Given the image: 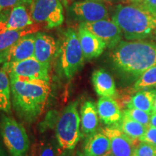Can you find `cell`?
<instances>
[{
    "instance_id": "obj_30",
    "label": "cell",
    "mask_w": 156,
    "mask_h": 156,
    "mask_svg": "<svg viewBox=\"0 0 156 156\" xmlns=\"http://www.w3.org/2000/svg\"><path fill=\"white\" fill-rule=\"evenodd\" d=\"M141 5L156 17V0H144Z\"/></svg>"
},
{
    "instance_id": "obj_13",
    "label": "cell",
    "mask_w": 156,
    "mask_h": 156,
    "mask_svg": "<svg viewBox=\"0 0 156 156\" xmlns=\"http://www.w3.org/2000/svg\"><path fill=\"white\" fill-rule=\"evenodd\" d=\"M103 133L108 136L111 142L110 152L113 156H133L135 153L138 140H133L124 134L116 126L103 129Z\"/></svg>"
},
{
    "instance_id": "obj_3",
    "label": "cell",
    "mask_w": 156,
    "mask_h": 156,
    "mask_svg": "<svg viewBox=\"0 0 156 156\" xmlns=\"http://www.w3.org/2000/svg\"><path fill=\"white\" fill-rule=\"evenodd\" d=\"M126 40H142L156 29V17L139 4L116 6L112 15Z\"/></svg>"
},
{
    "instance_id": "obj_12",
    "label": "cell",
    "mask_w": 156,
    "mask_h": 156,
    "mask_svg": "<svg viewBox=\"0 0 156 156\" xmlns=\"http://www.w3.org/2000/svg\"><path fill=\"white\" fill-rule=\"evenodd\" d=\"M34 34L22 37L12 46L0 53V64L20 62L34 57Z\"/></svg>"
},
{
    "instance_id": "obj_14",
    "label": "cell",
    "mask_w": 156,
    "mask_h": 156,
    "mask_svg": "<svg viewBox=\"0 0 156 156\" xmlns=\"http://www.w3.org/2000/svg\"><path fill=\"white\" fill-rule=\"evenodd\" d=\"M34 35V58L50 67L57 49L55 39L51 36L41 32L36 33Z\"/></svg>"
},
{
    "instance_id": "obj_11",
    "label": "cell",
    "mask_w": 156,
    "mask_h": 156,
    "mask_svg": "<svg viewBox=\"0 0 156 156\" xmlns=\"http://www.w3.org/2000/svg\"><path fill=\"white\" fill-rule=\"evenodd\" d=\"M34 23L24 5H17L12 9L0 13V34L9 30L24 29Z\"/></svg>"
},
{
    "instance_id": "obj_28",
    "label": "cell",
    "mask_w": 156,
    "mask_h": 156,
    "mask_svg": "<svg viewBox=\"0 0 156 156\" xmlns=\"http://www.w3.org/2000/svg\"><path fill=\"white\" fill-rule=\"evenodd\" d=\"M140 142L156 146V127L152 125L147 127L145 134L140 139Z\"/></svg>"
},
{
    "instance_id": "obj_27",
    "label": "cell",
    "mask_w": 156,
    "mask_h": 156,
    "mask_svg": "<svg viewBox=\"0 0 156 156\" xmlns=\"http://www.w3.org/2000/svg\"><path fill=\"white\" fill-rule=\"evenodd\" d=\"M32 0H0V13L7 9H12L17 5L31 2Z\"/></svg>"
},
{
    "instance_id": "obj_36",
    "label": "cell",
    "mask_w": 156,
    "mask_h": 156,
    "mask_svg": "<svg viewBox=\"0 0 156 156\" xmlns=\"http://www.w3.org/2000/svg\"><path fill=\"white\" fill-rule=\"evenodd\" d=\"M73 0H63V2H64V3L65 4V5H69V3H71L72 2H73Z\"/></svg>"
},
{
    "instance_id": "obj_16",
    "label": "cell",
    "mask_w": 156,
    "mask_h": 156,
    "mask_svg": "<svg viewBox=\"0 0 156 156\" xmlns=\"http://www.w3.org/2000/svg\"><path fill=\"white\" fill-rule=\"evenodd\" d=\"M97 109L101 120L109 126H117L123 118L119 106L113 98L101 97L97 103Z\"/></svg>"
},
{
    "instance_id": "obj_23",
    "label": "cell",
    "mask_w": 156,
    "mask_h": 156,
    "mask_svg": "<svg viewBox=\"0 0 156 156\" xmlns=\"http://www.w3.org/2000/svg\"><path fill=\"white\" fill-rule=\"evenodd\" d=\"M36 30V28H26L20 30L6 31L0 34V53L12 46L22 37L34 34Z\"/></svg>"
},
{
    "instance_id": "obj_32",
    "label": "cell",
    "mask_w": 156,
    "mask_h": 156,
    "mask_svg": "<svg viewBox=\"0 0 156 156\" xmlns=\"http://www.w3.org/2000/svg\"><path fill=\"white\" fill-rule=\"evenodd\" d=\"M151 125L156 127V113H153L151 114Z\"/></svg>"
},
{
    "instance_id": "obj_9",
    "label": "cell",
    "mask_w": 156,
    "mask_h": 156,
    "mask_svg": "<svg viewBox=\"0 0 156 156\" xmlns=\"http://www.w3.org/2000/svg\"><path fill=\"white\" fill-rule=\"evenodd\" d=\"M69 12L81 23H93L108 18V11L103 2L93 0L77 1L72 4Z\"/></svg>"
},
{
    "instance_id": "obj_6",
    "label": "cell",
    "mask_w": 156,
    "mask_h": 156,
    "mask_svg": "<svg viewBox=\"0 0 156 156\" xmlns=\"http://www.w3.org/2000/svg\"><path fill=\"white\" fill-rule=\"evenodd\" d=\"M0 133L11 156H26L30 140L24 126L7 115L0 118Z\"/></svg>"
},
{
    "instance_id": "obj_5",
    "label": "cell",
    "mask_w": 156,
    "mask_h": 156,
    "mask_svg": "<svg viewBox=\"0 0 156 156\" xmlns=\"http://www.w3.org/2000/svg\"><path fill=\"white\" fill-rule=\"evenodd\" d=\"M77 101L71 103L62 111L56 125V137L63 150H74L83 136Z\"/></svg>"
},
{
    "instance_id": "obj_40",
    "label": "cell",
    "mask_w": 156,
    "mask_h": 156,
    "mask_svg": "<svg viewBox=\"0 0 156 156\" xmlns=\"http://www.w3.org/2000/svg\"><path fill=\"white\" fill-rule=\"evenodd\" d=\"M154 32H155V40H156V29H155V30L154 31Z\"/></svg>"
},
{
    "instance_id": "obj_38",
    "label": "cell",
    "mask_w": 156,
    "mask_h": 156,
    "mask_svg": "<svg viewBox=\"0 0 156 156\" xmlns=\"http://www.w3.org/2000/svg\"><path fill=\"white\" fill-rule=\"evenodd\" d=\"M103 156H113V155H112V154L111 153V152L109 151L108 153H107L106 154H105V155H103Z\"/></svg>"
},
{
    "instance_id": "obj_21",
    "label": "cell",
    "mask_w": 156,
    "mask_h": 156,
    "mask_svg": "<svg viewBox=\"0 0 156 156\" xmlns=\"http://www.w3.org/2000/svg\"><path fill=\"white\" fill-rule=\"evenodd\" d=\"M12 108L10 80L8 74L0 69V112L9 114Z\"/></svg>"
},
{
    "instance_id": "obj_17",
    "label": "cell",
    "mask_w": 156,
    "mask_h": 156,
    "mask_svg": "<svg viewBox=\"0 0 156 156\" xmlns=\"http://www.w3.org/2000/svg\"><path fill=\"white\" fill-rule=\"evenodd\" d=\"M111 150L109 138L103 132L93 133L85 140L83 148L85 156H103Z\"/></svg>"
},
{
    "instance_id": "obj_18",
    "label": "cell",
    "mask_w": 156,
    "mask_h": 156,
    "mask_svg": "<svg viewBox=\"0 0 156 156\" xmlns=\"http://www.w3.org/2000/svg\"><path fill=\"white\" fill-rule=\"evenodd\" d=\"M80 121L83 136H88L95 133L98 126V113L93 101H85L81 106Z\"/></svg>"
},
{
    "instance_id": "obj_41",
    "label": "cell",
    "mask_w": 156,
    "mask_h": 156,
    "mask_svg": "<svg viewBox=\"0 0 156 156\" xmlns=\"http://www.w3.org/2000/svg\"><path fill=\"white\" fill-rule=\"evenodd\" d=\"M133 156H136V155H135V153H134V155H133Z\"/></svg>"
},
{
    "instance_id": "obj_2",
    "label": "cell",
    "mask_w": 156,
    "mask_h": 156,
    "mask_svg": "<svg viewBox=\"0 0 156 156\" xmlns=\"http://www.w3.org/2000/svg\"><path fill=\"white\" fill-rule=\"evenodd\" d=\"M12 104L17 114L26 123H32L41 114L48 94L49 83L22 81L9 77Z\"/></svg>"
},
{
    "instance_id": "obj_7",
    "label": "cell",
    "mask_w": 156,
    "mask_h": 156,
    "mask_svg": "<svg viewBox=\"0 0 156 156\" xmlns=\"http://www.w3.org/2000/svg\"><path fill=\"white\" fill-rule=\"evenodd\" d=\"M2 69L9 77L22 81H45L49 83V66L41 63L34 57L23 61L5 64Z\"/></svg>"
},
{
    "instance_id": "obj_22",
    "label": "cell",
    "mask_w": 156,
    "mask_h": 156,
    "mask_svg": "<svg viewBox=\"0 0 156 156\" xmlns=\"http://www.w3.org/2000/svg\"><path fill=\"white\" fill-rule=\"evenodd\" d=\"M116 126L130 138L140 141L147 129L145 126L136 122L125 114H123L122 121Z\"/></svg>"
},
{
    "instance_id": "obj_25",
    "label": "cell",
    "mask_w": 156,
    "mask_h": 156,
    "mask_svg": "<svg viewBox=\"0 0 156 156\" xmlns=\"http://www.w3.org/2000/svg\"><path fill=\"white\" fill-rule=\"evenodd\" d=\"M124 114L145 126L146 127H149L151 126V114L147 112L135 108L127 107V108L124 112Z\"/></svg>"
},
{
    "instance_id": "obj_4",
    "label": "cell",
    "mask_w": 156,
    "mask_h": 156,
    "mask_svg": "<svg viewBox=\"0 0 156 156\" xmlns=\"http://www.w3.org/2000/svg\"><path fill=\"white\" fill-rule=\"evenodd\" d=\"M56 58L58 70L62 76L72 79L81 69L85 62L78 34L73 28L62 31L58 37Z\"/></svg>"
},
{
    "instance_id": "obj_20",
    "label": "cell",
    "mask_w": 156,
    "mask_h": 156,
    "mask_svg": "<svg viewBox=\"0 0 156 156\" xmlns=\"http://www.w3.org/2000/svg\"><path fill=\"white\" fill-rule=\"evenodd\" d=\"M155 98V89L142 90L138 91L131 98L127 104V107L140 109L152 114L154 112Z\"/></svg>"
},
{
    "instance_id": "obj_33",
    "label": "cell",
    "mask_w": 156,
    "mask_h": 156,
    "mask_svg": "<svg viewBox=\"0 0 156 156\" xmlns=\"http://www.w3.org/2000/svg\"><path fill=\"white\" fill-rule=\"evenodd\" d=\"M93 1L100 2H124L126 0H93Z\"/></svg>"
},
{
    "instance_id": "obj_31",
    "label": "cell",
    "mask_w": 156,
    "mask_h": 156,
    "mask_svg": "<svg viewBox=\"0 0 156 156\" xmlns=\"http://www.w3.org/2000/svg\"><path fill=\"white\" fill-rule=\"evenodd\" d=\"M58 156H76L74 154V150H63Z\"/></svg>"
},
{
    "instance_id": "obj_1",
    "label": "cell",
    "mask_w": 156,
    "mask_h": 156,
    "mask_svg": "<svg viewBox=\"0 0 156 156\" xmlns=\"http://www.w3.org/2000/svg\"><path fill=\"white\" fill-rule=\"evenodd\" d=\"M110 58L121 75L138 79L156 64V44L142 40L122 41L112 49Z\"/></svg>"
},
{
    "instance_id": "obj_24",
    "label": "cell",
    "mask_w": 156,
    "mask_h": 156,
    "mask_svg": "<svg viewBox=\"0 0 156 156\" xmlns=\"http://www.w3.org/2000/svg\"><path fill=\"white\" fill-rule=\"evenodd\" d=\"M156 87V64L148 69L136 80L134 90L140 91Z\"/></svg>"
},
{
    "instance_id": "obj_37",
    "label": "cell",
    "mask_w": 156,
    "mask_h": 156,
    "mask_svg": "<svg viewBox=\"0 0 156 156\" xmlns=\"http://www.w3.org/2000/svg\"><path fill=\"white\" fill-rule=\"evenodd\" d=\"M76 156H85V155H84V154L83 153H81V152L78 151L77 153V154H76Z\"/></svg>"
},
{
    "instance_id": "obj_35",
    "label": "cell",
    "mask_w": 156,
    "mask_h": 156,
    "mask_svg": "<svg viewBox=\"0 0 156 156\" xmlns=\"http://www.w3.org/2000/svg\"><path fill=\"white\" fill-rule=\"evenodd\" d=\"M0 156H6L5 151H4L3 148L2 147L1 145H0Z\"/></svg>"
},
{
    "instance_id": "obj_10",
    "label": "cell",
    "mask_w": 156,
    "mask_h": 156,
    "mask_svg": "<svg viewBox=\"0 0 156 156\" xmlns=\"http://www.w3.org/2000/svg\"><path fill=\"white\" fill-rule=\"evenodd\" d=\"M79 27L86 29L106 43V46L113 49L122 41V31L113 20H102L93 23H80Z\"/></svg>"
},
{
    "instance_id": "obj_26",
    "label": "cell",
    "mask_w": 156,
    "mask_h": 156,
    "mask_svg": "<svg viewBox=\"0 0 156 156\" xmlns=\"http://www.w3.org/2000/svg\"><path fill=\"white\" fill-rule=\"evenodd\" d=\"M136 156H156V146L141 142L136 147Z\"/></svg>"
},
{
    "instance_id": "obj_19",
    "label": "cell",
    "mask_w": 156,
    "mask_h": 156,
    "mask_svg": "<svg viewBox=\"0 0 156 156\" xmlns=\"http://www.w3.org/2000/svg\"><path fill=\"white\" fill-rule=\"evenodd\" d=\"M92 83L99 96L113 98L116 94L115 82L112 76L104 69H97L92 75Z\"/></svg>"
},
{
    "instance_id": "obj_34",
    "label": "cell",
    "mask_w": 156,
    "mask_h": 156,
    "mask_svg": "<svg viewBox=\"0 0 156 156\" xmlns=\"http://www.w3.org/2000/svg\"><path fill=\"white\" fill-rule=\"evenodd\" d=\"M132 4H139V5H141V4L143 2L144 0H129Z\"/></svg>"
},
{
    "instance_id": "obj_39",
    "label": "cell",
    "mask_w": 156,
    "mask_h": 156,
    "mask_svg": "<svg viewBox=\"0 0 156 156\" xmlns=\"http://www.w3.org/2000/svg\"><path fill=\"white\" fill-rule=\"evenodd\" d=\"M153 113H156V98H155V105H154V112Z\"/></svg>"
},
{
    "instance_id": "obj_29",
    "label": "cell",
    "mask_w": 156,
    "mask_h": 156,
    "mask_svg": "<svg viewBox=\"0 0 156 156\" xmlns=\"http://www.w3.org/2000/svg\"><path fill=\"white\" fill-rule=\"evenodd\" d=\"M39 156H58L56 145L53 142L45 144L41 149Z\"/></svg>"
},
{
    "instance_id": "obj_15",
    "label": "cell",
    "mask_w": 156,
    "mask_h": 156,
    "mask_svg": "<svg viewBox=\"0 0 156 156\" xmlns=\"http://www.w3.org/2000/svg\"><path fill=\"white\" fill-rule=\"evenodd\" d=\"M77 34L85 59L98 57L107 47L106 43L86 29L79 27Z\"/></svg>"
},
{
    "instance_id": "obj_8",
    "label": "cell",
    "mask_w": 156,
    "mask_h": 156,
    "mask_svg": "<svg viewBox=\"0 0 156 156\" xmlns=\"http://www.w3.org/2000/svg\"><path fill=\"white\" fill-rule=\"evenodd\" d=\"M30 16L35 22L48 29L60 26L64 20L63 5L60 0H32Z\"/></svg>"
}]
</instances>
